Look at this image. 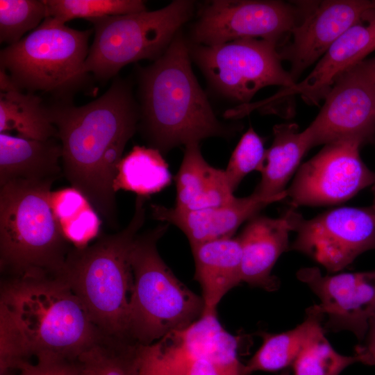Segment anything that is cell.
Here are the masks:
<instances>
[{
    "label": "cell",
    "instance_id": "obj_1",
    "mask_svg": "<svg viewBox=\"0 0 375 375\" xmlns=\"http://www.w3.org/2000/svg\"><path fill=\"white\" fill-rule=\"evenodd\" d=\"M44 104L62 145V174L115 226L117 167L140 120L131 81L115 76L102 95L83 106L53 100Z\"/></svg>",
    "mask_w": 375,
    "mask_h": 375
},
{
    "label": "cell",
    "instance_id": "obj_2",
    "mask_svg": "<svg viewBox=\"0 0 375 375\" xmlns=\"http://www.w3.org/2000/svg\"><path fill=\"white\" fill-rule=\"evenodd\" d=\"M104 336L60 276L9 278L2 283L1 372L33 358L76 360Z\"/></svg>",
    "mask_w": 375,
    "mask_h": 375
},
{
    "label": "cell",
    "instance_id": "obj_3",
    "mask_svg": "<svg viewBox=\"0 0 375 375\" xmlns=\"http://www.w3.org/2000/svg\"><path fill=\"white\" fill-rule=\"evenodd\" d=\"M189 45L179 31L165 53L137 69L138 128L150 147L171 149L210 137L231 136L215 116L191 67Z\"/></svg>",
    "mask_w": 375,
    "mask_h": 375
},
{
    "label": "cell",
    "instance_id": "obj_4",
    "mask_svg": "<svg viewBox=\"0 0 375 375\" xmlns=\"http://www.w3.org/2000/svg\"><path fill=\"white\" fill-rule=\"evenodd\" d=\"M146 200L137 196L133 217L122 231L83 247H73L58 275L108 336L128 338L133 288L131 250L145 220Z\"/></svg>",
    "mask_w": 375,
    "mask_h": 375
},
{
    "label": "cell",
    "instance_id": "obj_5",
    "mask_svg": "<svg viewBox=\"0 0 375 375\" xmlns=\"http://www.w3.org/2000/svg\"><path fill=\"white\" fill-rule=\"evenodd\" d=\"M52 181L0 186V267L9 278L58 276L73 246L52 206Z\"/></svg>",
    "mask_w": 375,
    "mask_h": 375
},
{
    "label": "cell",
    "instance_id": "obj_6",
    "mask_svg": "<svg viewBox=\"0 0 375 375\" xmlns=\"http://www.w3.org/2000/svg\"><path fill=\"white\" fill-rule=\"evenodd\" d=\"M168 225L138 233L131 250L133 288L127 335L142 345L188 326L203 312L202 297L176 277L158 253L157 243Z\"/></svg>",
    "mask_w": 375,
    "mask_h": 375
},
{
    "label": "cell",
    "instance_id": "obj_7",
    "mask_svg": "<svg viewBox=\"0 0 375 375\" xmlns=\"http://www.w3.org/2000/svg\"><path fill=\"white\" fill-rule=\"evenodd\" d=\"M93 31L41 23L20 41L1 50L0 68L22 91H40L49 94L50 100L73 101L78 92H94L95 80L84 71Z\"/></svg>",
    "mask_w": 375,
    "mask_h": 375
},
{
    "label": "cell",
    "instance_id": "obj_8",
    "mask_svg": "<svg viewBox=\"0 0 375 375\" xmlns=\"http://www.w3.org/2000/svg\"><path fill=\"white\" fill-rule=\"evenodd\" d=\"M194 3L176 0L154 10L88 19L94 39L84 71L104 83L117 76L124 66L161 56L181 27L191 17Z\"/></svg>",
    "mask_w": 375,
    "mask_h": 375
},
{
    "label": "cell",
    "instance_id": "obj_9",
    "mask_svg": "<svg viewBox=\"0 0 375 375\" xmlns=\"http://www.w3.org/2000/svg\"><path fill=\"white\" fill-rule=\"evenodd\" d=\"M189 45L191 58L222 94L249 103L262 88L294 87L297 82L281 65L276 42L246 38L224 44Z\"/></svg>",
    "mask_w": 375,
    "mask_h": 375
},
{
    "label": "cell",
    "instance_id": "obj_10",
    "mask_svg": "<svg viewBox=\"0 0 375 375\" xmlns=\"http://www.w3.org/2000/svg\"><path fill=\"white\" fill-rule=\"evenodd\" d=\"M292 231L297 233L291 249L301 252L330 272L340 271L359 255L375 249V209L339 207L304 219L288 210Z\"/></svg>",
    "mask_w": 375,
    "mask_h": 375
},
{
    "label": "cell",
    "instance_id": "obj_11",
    "mask_svg": "<svg viewBox=\"0 0 375 375\" xmlns=\"http://www.w3.org/2000/svg\"><path fill=\"white\" fill-rule=\"evenodd\" d=\"M359 138L328 142L298 169L287 197L294 207L343 203L363 189L372 186L375 172L363 162Z\"/></svg>",
    "mask_w": 375,
    "mask_h": 375
},
{
    "label": "cell",
    "instance_id": "obj_12",
    "mask_svg": "<svg viewBox=\"0 0 375 375\" xmlns=\"http://www.w3.org/2000/svg\"><path fill=\"white\" fill-rule=\"evenodd\" d=\"M298 17L296 8L281 1H210L201 9L191 36L194 44L206 46L246 38L277 43Z\"/></svg>",
    "mask_w": 375,
    "mask_h": 375
},
{
    "label": "cell",
    "instance_id": "obj_13",
    "mask_svg": "<svg viewBox=\"0 0 375 375\" xmlns=\"http://www.w3.org/2000/svg\"><path fill=\"white\" fill-rule=\"evenodd\" d=\"M315 119L303 131L310 148L344 138L367 142L375 134V86L360 62L340 76Z\"/></svg>",
    "mask_w": 375,
    "mask_h": 375
},
{
    "label": "cell",
    "instance_id": "obj_14",
    "mask_svg": "<svg viewBox=\"0 0 375 375\" xmlns=\"http://www.w3.org/2000/svg\"><path fill=\"white\" fill-rule=\"evenodd\" d=\"M240 338L222 326L217 313L203 314L188 326L170 332L158 341L141 347V365L158 369L203 359L226 375H244L238 358Z\"/></svg>",
    "mask_w": 375,
    "mask_h": 375
},
{
    "label": "cell",
    "instance_id": "obj_15",
    "mask_svg": "<svg viewBox=\"0 0 375 375\" xmlns=\"http://www.w3.org/2000/svg\"><path fill=\"white\" fill-rule=\"evenodd\" d=\"M297 277L320 299L307 315L319 321L326 317V326L331 330L349 331L358 340L365 338L375 315V270L324 276L317 267H306Z\"/></svg>",
    "mask_w": 375,
    "mask_h": 375
},
{
    "label": "cell",
    "instance_id": "obj_16",
    "mask_svg": "<svg viewBox=\"0 0 375 375\" xmlns=\"http://www.w3.org/2000/svg\"><path fill=\"white\" fill-rule=\"evenodd\" d=\"M375 9V1L331 0L317 3L290 33L292 40L278 52L290 62V75L297 78L325 53L349 28Z\"/></svg>",
    "mask_w": 375,
    "mask_h": 375
},
{
    "label": "cell",
    "instance_id": "obj_17",
    "mask_svg": "<svg viewBox=\"0 0 375 375\" xmlns=\"http://www.w3.org/2000/svg\"><path fill=\"white\" fill-rule=\"evenodd\" d=\"M375 50V9L371 10L337 39L305 79L289 89L309 104L324 99L337 79Z\"/></svg>",
    "mask_w": 375,
    "mask_h": 375
},
{
    "label": "cell",
    "instance_id": "obj_18",
    "mask_svg": "<svg viewBox=\"0 0 375 375\" xmlns=\"http://www.w3.org/2000/svg\"><path fill=\"white\" fill-rule=\"evenodd\" d=\"M286 195L263 197L254 193L235 197L230 203L197 210H181L160 204H151L153 218L172 224L181 230L190 246L232 238L237 229L267 206L286 198Z\"/></svg>",
    "mask_w": 375,
    "mask_h": 375
},
{
    "label": "cell",
    "instance_id": "obj_19",
    "mask_svg": "<svg viewBox=\"0 0 375 375\" xmlns=\"http://www.w3.org/2000/svg\"><path fill=\"white\" fill-rule=\"evenodd\" d=\"M292 226L285 212L278 218L259 214L251 218L238 237L242 249V281L273 290L277 287L272 270L288 249Z\"/></svg>",
    "mask_w": 375,
    "mask_h": 375
},
{
    "label": "cell",
    "instance_id": "obj_20",
    "mask_svg": "<svg viewBox=\"0 0 375 375\" xmlns=\"http://www.w3.org/2000/svg\"><path fill=\"white\" fill-rule=\"evenodd\" d=\"M62 145L0 133V186L15 181H52L62 174Z\"/></svg>",
    "mask_w": 375,
    "mask_h": 375
},
{
    "label": "cell",
    "instance_id": "obj_21",
    "mask_svg": "<svg viewBox=\"0 0 375 375\" xmlns=\"http://www.w3.org/2000/svg\"><path fill=\"white\" fill-rule=\"evenodd\" d=\"M191 249L195 262L194 277L202 290L203 314L217 313L224 296L242 282L240 241L238 238H222Z\"/></svg>",
    "mask_w": 375,
    "mask_h": 375
},
{
    "label": "cell",
    "instance_id": "obj_22",
    "mask_svg": "<svg viewBox=\"0 0 375 375\" xmlns=\"http://www.w3.org/2000/svg\"><path fill=\"white\" fill-rule=\"evenodd\" d=\"M185 146L184 156L175 177L176 204L181 210H197L227 205L235 197L224 169H217L203 157L199 142Z\"/></svg>",
    "mask_w": 375,
    "mask_h": 375
},
{
    "label": "cell",
    "instance_id": "obj_23",
    "mask_svg": "<svg viewBox=\"0 0 375 375\" xmlns=\"http://www.w3.org/2000/svg\"><path fill=\"white\" fill-rule=\"evenodd\" d=\"M274 140L266 149L260 170L261 178L253 193L263 197L286 195L285 186L298 170L310 146L297 124H277L273 128Z\"/></svg>",
    "mask_w": 375,
    "mask_h": 375
},
{
    "label": "cell",
    "instance_id": "obj_24",
    "mask_svg": "<svg viewBox=\"0 0 375 375\" xmlns=\"http://www.w3.org/2000/svg\"><path fill=\"white\" fill-rule=\"evenodd\" d=\"M15 131L18 136L45 141L58 138L42 98L19 90L0 92V133Z\"/></svg>",
    "mask_w": 375,
    "mask_h": 375
},
{
    "label": "cell",
    "instance_id": "obj_25",
    "mask_svg": "<svg viewBox=\"0 0 375 375\" xmlns=\"http://www.w3.org/2000/svg\"><path fill=\"white\" fill-rule=\"evenodd\" d=\"M319 319L308 315L294 328L280 333H261L262 344L244 365V375L258 371L274 372L292 365L303 347L323 331Z\"/></svg>",
    "mask_w": 375,
    "mask_h": 375
},
{
    "label": "cell",
    "instance_id": "obj_26",
    "mask_svg": "<svg viewBox=\"0 0 375 375\" xmlns=\"http://www.w3.org/2000/svg\"><path fill=\"white\" fill-rule=\"evenodd\" d=\"M172 175L162 153L152 147L134 146L122 158L114 183L115 192L131 191L147 197L170 185Z\"/></svg>",
    "mask_w": 375,
    "mask_h": 375
},
{
    "label": "cell",
    "instance_id": "obj_27",
    "mask_svg": "<svg viewBox=\"0 0 375 375\" xmlns=\"http://www.w3.org/2000/svg\"><path fill=\"white\" fill-rule=\"evenodd\" d=\"M140 345L128 338L104 336L78 357L81 375H140Z\"/></svg>",
    "mask_w": 375,
    "mask_h": 375
},
{
    "label": "cell",
    "instance_id": "obj_28",
    "mask_svg": "<svg viewBox=\"0 0 375 375\" xmlns=\"http://www.w3.org/2000/svg\"><path fill=\"white\" fill-rule=\"evenodd\" d=\"M47 17L42 24L62 26L77 18L86 20L147 10L141 0H45Z\"/></svg>",
    "mask_w": 375,
    "mask_h": 375
},
{
    "label": "cell",
    "instance_id": "obj_29",
    "mask_svg": "<svg viewBox=\"0 0 375 375\" xmlns=\"http://www.w3.org/2000/svg\"><path fill=\"white\" fill-rule=\"evenodd\" d=\"M356 362L370 365L369 358L360 348L354 356L338 353L325 338L323 330L303 347L292 365L294 375H340Z\"/></svg>",
    "mask_w": 375,
    "mask_h": 375
},
{
    "label": "cell",
    "instance_id": "obj_30",
    "mask_svg": "<svg viewBox=\"0 0 375 375\" xmlns=\"http://www.w3.org/2000/svg\"><path fill=\"white\" fill-rule=\"evenodd\" d=\"M46 17L45 0H0V42L7 46L18 42Z\"/></svg>",
    "mask_w": 375,
    "mask_h": 375
},
{
    "label": "cell",
    "instance_id": "obj_31",
    "mask_svg": "<svg viewBox=\"0 0 375 375\" xmlns=\"http://www.w3.org/2000/svg\"><path fill=\"white\" fill-rule=\"evenodd\" d=\"M265 151L262 138L250 126L240 138L224 169L233 192L248 174L254 170L260 172Z\"/></svg>",
    "mask_w": 375,
    "mask_h": 375
},
{
    "label": "cell",
    "instance_id": "obj_32",
    "mask_svg": "<svg viewBox=\"0 0 375 375\" xmlns=\"http://www.w3.org/2000/svg\"><path fill=\"white\" fill-rule=\"evenodd\" d=\"M99 216L89 204L74 217L60 225L65 238L73 247H85L97 236L100 226Z\"/></svg>",
    "mask_w": 375,
    "mask_h": 375
},
{
    "label": "cell",
    "instance_id": "obj_33",
    "mask_svg": "<svg viewBox=\"0 0 375 375\" xmlns=\"http://www.w3.org/2000/svg\"><path fill=\"white\" fill-rule=\"evenodd\" d=\"M9 371L16 372L15 375H81L78 358L76 360L44 359L35 362L27 361L20 363L15 368ZM3 375L11 374H5Z\"/></svg>",
    "mask_w": 375,
    "mask_h": 375
},
{
    "label": "cell",
    "instance_id": "obj_34",
    "mask_svg": "<svg viewBox=\"0 0 375 375\" xmlns=\"http://www.w3.org/2000/svg\"><path fill=\"white\" fill-rule=\"evenodd\" d=\"M85 197L73 188L52 192V206L60 225L89 205Z\"/></svg>",
    "mask_w": 375,
    "mask_h": 375
},
{
    "label": "cell",
    "instance_id": "obj_35",
    "mask_svg": "<svg viewBox=\"0 0 375 375\" xmlns=\"http://www.w3.org/2000/svg\"><path fill=\"white\" fill-rule=\"evenodd\" d=\"M154 375H226L217 365L203 360H191L165 369Z\"/></svg>",
    "mask_w": 375,
    "mask_h": 375
},
{
    "label": "cell",
    "instance_id": "obj_36",
    "mask_svg": "<svg viewBox=\"0 0 375 375\" xmlns=\"http://www.w3.org/2000/svg\"><path fill=\"white\" fill-rule=\"evenodd\" d=\"M365 347H359L369 358L370 365H375V315L369 322Z\"/></svg>",
    "mask_w": 375,
    "mask_h": 375
},
{
    "label": "cell",
    "instance_id": "obj_37",
    "mask_svg": "<svg viewBox=\"0 0 375 375\" xmlns=\"http://www.w3.org/2000/svg\"><path fill=\"white\" fill-rule=\"evenodd\" d=\"M363 69L375 86V57L360 62Z\"/></svg>",
    "mask_w": 375,
    "mask_h": 375
},
{
    "label": "cell",
    "instance_id": "obj_38",
    "mask_svg": "<svg viewBox=\"0 0 375 375\" xmlns=\"http://www.w3.org/2000/svg\"><path fill=\"white\" fill-rule=\"evenodd\" d=\"M372 190L373 194V202L372 206L375 209V181L372 186Z\"/></svg>",
    "mask_w": 375,
    "mask_h": 375
},
{
    "label": "cell",
    "instance_id": "obj_39",
    "mask_svg": "<svg viewBox=\"0 0 375 375\" xmlns=\"http://www.w3.org/2000/svg\"><path fill=\"white\" fill-rule=\"evenodd\" d=\"M281 375H289V374H281Z\"/></svg>",
    "mask_w": 375,
    "mask_h": 375
}]
</instances>
